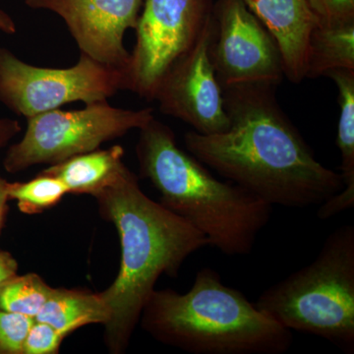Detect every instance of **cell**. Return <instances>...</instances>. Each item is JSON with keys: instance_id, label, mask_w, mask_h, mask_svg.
I'll return each mask as SVG.
<instances>
[{"instance_id": "cell-1", "label": "cell", "mask_w": 354, "mask_h": 354, "mask_svg": "<svg viewBox=\"0 0 354 354\" xmlns=\"http://www.w3.org/2000/svg\"><path fill=\"white\" fill-rule=\"evenodd\" d=\"M276 86L221 88L230 120L225 131L186 133V150L203 165L274 206H320L341 192V174L315 158L281 111Z\"/></svg>"}, {"instance_id": "cell-2", "label": "cell", "mask_w": 354, "mask_h": 354, "mask_svg": "<svg viewBox=\"0 0 354 354\" xmlns=\"http://www.w3.org/2000/svg\"><path fill=\"white\" fill-rule=\"evenodd\" d=\"M102 218L113 223L121 247L118 277L101 295L111 309L104 342L113 354L129 346L142 311L162 274L176 278L191 254L209 245L190 223L147 196L125 165L93 195Z\"/></svg>"}, {"instance_id": "cell-3", "label": "cell", "mask_w": 354, "mask_h": 354, "mask_svg": "<svg viewBox=\"0 0 354 354\" xmlns=\"http://www.w3.org/2000/svg\"><path fill=\"white\" fill-rule=\"evenodd\" d=\"M139 130L140 176L158 191L160 204L196 228L221 253L249 255L271 218V205L236 184L216 178L178 146L176 134L165 123L153 118Z\"/></svg>"}, {"instance_id": "cell-4", "label": "cell", "mask_w": 354, "mask_h": 354, "mask_svg": "<svg viewBox=\"0 0 354 354\" xmlns=\"http://www.w3.org/2000/svg\"><path fill=\"white\" fill-rule=\"evenodd\" d=\"M139 323L158 342L193 354H283L293 339L211 268L197 272L186 293L153 290Z\"/></svg>"}, {"instance_id": "cell-5", "label": "cell", "mask_w": 354, "mask_h": 354, "mask_svg": "<svg viewBox=\"0 0 354 354\" xmlns=\"http://www.w3.org/2000/svg\"><path fill=\"white\" fill-rule=\"evenodd\" d=\"M256 305L286 329L354 353V227L329 234L311 264L266 290Z\"/></svg>"}, {"instance_id": "cell-6", "label": "cell", "mask_w": 354, "mask_h": 354, "mask_svg": "<svg viewBox=\"0 0 354 354\" xmlns=\"http://www.w3.org/2000/svg\"><path fill=\"white\" fill-rule=\"evenodd\" d=\"M153 109L114 108L108 101L77 111L57 109L27 118L24 136L9 147L4 169L17 174L37 165H57L97 150L102 144L141 129L153 120Z\"/></svg>"}, {"instance_id": "cell-7", "label": "cell", "mask_w": 354, "mask_h": 354, "mask_svg": "<svg viewBox=\"0 0 354 354\" xmlns=\"http://www.w3.org/2000/svg\"><path fill=\"white\" fill-rule=\"evenodd\" d=\"M123 90L120 70L80 53L69 68H46L22 62L0 48V102L26 118L73 102L108 101Z\"/></svg>"}, {"instance_id": "cell-8", "label": "cell", "mask_w": 354, "mask_h": 354, "mask_svg": "<svg viewBox=\"0 0 354 354\" xmlns=\"http://www.w3.org/2000/svg\"><path fill=\"white\" fill-rule=\"evenodd\" d=\"M212 0H144L123 90L155 101L160 83L196 43L213 15Z\"/></svg>"}, {"instance_id": "cell-9", "label": "cell", "mask_w": 354, "mask_h": 354, "mask_svg": "<svg viewBox=\"0 0 354 354\" xmlns=\"http://www.w3.org/2000/svg\"><path fill=\"white\" fill-rule=\"evenodd\" d=\"M209 57L221 88L278 86L285 76L276 39L242 0L213 4Z\"/></svg>"}, {"instance_id": "cell-10", "label": "cell", "mask_w": 354, "mask_h": 354, "mask_svg": "<svg viewBox=\"0 0 354 354\" xmlns=\"http://www.w3.org/2000/svg\"><path fill=\"white\" fill-rule=\"evenodd\" d=\"M214 31L212 15L194 46L165 75L155 97L162 113L203 135L223 132L230 127L223 90L209 57Z\"/></svg>"}, {"instance_id": "cell-11", "label": "cell", "mask_w": 354, "mask_h": 354, "mask_svg": "<svg viewBox=\"0 0 354 354\" xmlns=\"http://www.w3.org/2000/svg\"><path fill=\"white\" fill-rule=\"evenodd\" d=\"M32 9L57 14L75 39L80 53L122 72L130 53L125 32L138 23L144 0H24Z\"/></svg>"}, {"instance_id": "cell-12", "label": "cell", "mask_w": 354, "mask_h": 354, "mask_svg": "<svg viewBox=\"0 0 354 354\" xmlns=\"http://www.w3.org/2000/svg\"><path fill=\"white\" fill-rule=\"evenodd\" d=\"M271 32L283 58L285 76L292 83L306 78L309 36L317 24L306 0H242Z\"/></svg>"}, {"instance_id": "cell-13", "label": "cell", "mask_w": 354, "mask_h": 354, "mask_svg": "<svg viewBox=\"0 0 354 354\" xmlns=\"http://www.w3.org/2000/svg\"><path fill=\"white\" fill-rule=\"evenodd\" d=\"M326 76L339 90V113L337 146L341 153V176L344 188L319 206L317 216L328 220L354 208V70L335 69Z\"/></svg>"}, {"instance_id": "cell-14", "label": "cell", "mask_w": 354, "mask_h": 354, "mask_svg": "<svg viewBox=\"0 0 354 354\" xmlns=\"http://www.w3.org/2000/svg\"><path fill=\"white\" fill-rule=\"evenodd\" d=\"M124 149L120 145L106 150L81 153L50 165L41 174L55 176L64 183L69 194L95 195L109 185L125 167Z\"/></svg>"}, {"instance_id": "cell-15", "label": "cell", "mask_w": 354, "mask_h": 354, "mask_svg": "<svg viewBox=\"0 0 354 354\" xmlns=\"http://www.w3.org/2000/svg\"><path fill=\"white\" fill-rule=\"evenodd\" d=\"M111 317V309L101 293L53 288L35 320L50 324L68 335L91 324L106 325Z\"/></svg>"}, {"instance_id": "cell-16", "label": "cell", "mask_w": 354, "mask_h": 354, "mask_svg": "<svg viewBox=\"0 0 354 354\" xmlns=\"http://www.w3.org/2000/svg\"><path fill=\"white\" fill-rule=\"evenodd\" d=\"M335 69L354 70V21L317 23L310 34L306 78L326 76Z\"/></svg>"}, {"instance_id": "cell-17", "label": "cell", "mask_w": 354, "mask_h": 354, "mask_svg": "<svg viewBox=\"0 0 354 354\" xmlns=\"http://www.w3.org/2000/svg\"><path fill=\"white\" fill-rule=\"evenodd\" d=\"M53 291L39 274H16L0 286V310L35 319Z\"/></svg>"}, {"instance_id": "cell-18", "label": "cell", "mask_w": 354, "mask_h": 354, "mask_svg": "<svg viewBox=\"0 0 354 354\" xmlns=\"http://www.w3.org/2000/svg\"><path fill=\"white\" fill-rule=\"evenodd\" d=\"M69 194L57 177L41 174L26 183H9V200L17 202L18 208L27 215H37L55 207Z\"/></svg>"}, {"instance_id": "cell-19", "label": "cell", "mask_w": 354, "mask_h": 354, "mask_svg": "<svg viewBox=\"0 0 354 354\" xmlns=\"http://www.w3.org/2000/svg\"><path fill=\"white\" fill-rule=\"evenodd\" d=\"M34 318L0 310V354H23Z\"/></svg>"}, {"instance_id": "cell-20", "label": "cell", "mask_w": 354, "mask_h": 354, "mask_svg": "<svg viewBox=\"0 0 354 354\" xmlns=\"http://www.w3.org/2000/svg\"><path fill=\"white\" fill-rule=\"evenodd\" d=\"M65 337L50 324L34 320L26 337L23 354H57Z\"/></svg>"}, {"instance_id": "cell-21", "label": "cell", "mask_w": 354, "mask_h": 354, "mask_svg": "<svg viewBox=\"0 0 354 354\" xmlns=\"http://www.w3.org/2000/svg\"><path fill=\"white\" fill-rule=\"evenodd\" d=\"M319 24L354 21V0H306Z\"/></svg>"}, {"instance_id": "cell-22", "label": "cell", "mask_w": 354, "mask_h": 354, "mask_svg": "<svg viewBox=\"0 0 354 354\" xmlns=\"http://www.w3.org/2000/svg\"><path fill=\"white\" fill-rule=\"evenodd\" d=\"M17 272V261L10 253L0 251V286L18 274Z\"/></svg>"}, {"instance_id": "cell-23", "label": "cell", "mask_w": 354, "mask_h": 354, "mask_svg": "<svg viewBox=\"0 0 354 354\" xmlns=\"http://www.w3.org/2000/svg\"><path fill=\"white\" fill-rule=\"evenodd\" d=\"M22 130L17 120L0 118V150L4 148Z\"/></svg>"}, {"instance_id": "cell-24", "label": "cell", "mask_w": 354, "mask_h": 354, "mask_svg": "<svg viewBox=\"0 0 354 354\" xmlns=\"http://www.w3.org/2000/svg\"><path fill=\"white\" fill-rule=\"evenodd\" d=\"M9 183L0 174V227L6 215V205L9 200L8 195Z\"/></svg>"}, {"instance_id": "cell-25", "label": "cell", "mask_w": 354, "mask_h": 354, "mask_svg": "<svg viewBox=\"0 0 354 354\" xmlns=\"http://www.w3.org/2000/svg\"><path fill=\"white\" fill-rule=\"evenodd\" d=\"M0 32L6 35H14L17 32V25L12 17L0 8Z\"/></svg>"}]
</instances>
